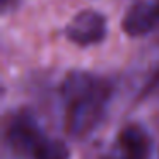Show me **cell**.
<instances>
[{"label": "cell", "instance_id": "6da1fadb", "mask_svg": "<svg viewBox=\"0 0 159 159\" xmlns=\"http://www.w3.org/2000/svg\"><path fill=\"white\" fill-rule=\"evenodd\" d=\"M111 87L106 80L87 72H70L62 84L67 103L65 132L72 139L93 134L104 118Z\"/></svg>", "mask_w": 159, "mask_h": 159}, {"label": "cell", "instance_id": "7a4b0ae2", "mask_svg": "<svg viewBox=\"0 0 159 159\" xmlns=\"http://www.w3.org/2000/svg\"><path fill=\"white\" fill-rule=\"evenodd\" d=\"M41 127L34 115L29 111H21V113L12 115L7 128H5V140L11 145L12 151L22 156H31L38 149V145L45 140Z\"/></svg>", "mask_w": 159, "mask_h": 159}, {"label": "cell", "instance_id": "3957f363", "mask_svg": "<svg viewBox=\"0 0 159 159\" xmlns=\"http://www.w3.org/2000/svg\"><path fill=\"white\" fill-rule=\"evenodd\" d=\"M106 33L108 26L104 16L98 11H91V9L75 14L65 28L67 38L79 46L98 45L104 39Z\"/></svg>", "mask_w": 159, "mask_h": 159}, {"label": "cell", "instance_id": "277c9868", "mask_svg": "<svg viewBox=\"0 0 159 159\" xmlns=\"http://www.w3.org/2000/svg\"><path fill=\"white\" fill-rule=\"evenodd\" d=\"M151 135L140 125H127L118 132L106 159H149Z\"/></svg>", "mask_w": 159, "mask_h": 159}, {"label": "cell", "instance_id": "5b68a950", "mask_svg": "<svg viewBox=\"0 0 159 159\" xmlns=\"http://www.w3.org/2000/svg\"><path fill=\"white\" fill-rule=\"evenodd\" d=\"M121 29L130 38H140V36L151 34L152 31L159 29V19L156 16L154 4L151 5L145 2L134 4L125 12V17L121 21Z\"/></svg>", "mask_w": 159, "mask_h": 159}, {"label": "cell", "instance_id": "8992f818", "mask_svg": "<svg viewBox=\"0 0 159 159\" xmlns=\"http://www.w3.org/2000/svg\"><path fill=\"white\" fill-rule=\"evenodd\" d=\"M33 159H70V149L63 140L45 139L34 151Z\"/></svg>", "mask_w": 159, "mask_h": 159}, {"label": "cell", "instance_id": "52a82bcc", "mask_svg": "<svg viewBox=\"0 0 159 159\" xmlns=\"http://www.w3.org/2000/svg\"><path fill=\"white\" fill-rule=\"evenodd\" d=\"M0 2H2V7H4V9H7L9 5H14V2H16V0H0Z\"/></svg>", "mask_w": 159, "mask_h": 159}, {"label": "cell", "instance_id": "ba28073f", "mask_svg": "<svg viewBox=\"0 0 159 159\" xmlns=\"http://www.w3.org/2000/svg\"><path fill=\"white\" fill-rule=\"evenodd\" d=\"M154 9H156V16H157V19H159V0L154 2Z\"/></svg>", "mask_w": 159, "mask_h": 159}]
</instances>
